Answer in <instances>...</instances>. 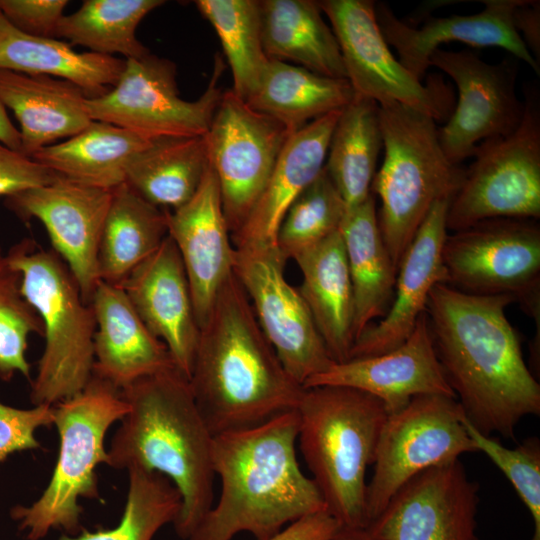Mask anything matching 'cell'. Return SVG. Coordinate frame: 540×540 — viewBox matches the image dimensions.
Returning <instances> with one entry per match:
<instances>
[{
	"mask_svg": "<svg viewBox=\"0 0 540 540\" xmlns=\"http://www.w3.org/2000/svg\"><path fill=\"white\" fill-rule=\"evenodd\" d=\"M512 295H472L444 283L425 313L432 344L464 416L481 433L515 439L522 418L540 414V385L506 316Z\"/></svg>",
	"mask_w": 540,
	"mask_h": 540,
	"instance_id": "cell-1",
	"label": "cell"
},
{
	"mask_svg": "<svg viewBox=\"0 0 540 540\" xmlns=\"http://www.w3.org/2000/svg\"><path fill=\"white\" fill-rule=\"evenodd\" d=\"M213 435L296 410L304 388L284 369L232 272L200 327L189 378Z\"/></svg>",
	"mask_w": 540,
	"mask_h": 540,
	"instance_id": "cell-2",
	"label": "cell"
},
{
	"mask_svg": "<svg viewBox=\"0 0 540 540\" xmlns=\"http://www.w3.org/2000/svg\"><path fill=\"white\" fill-rule=\"evenodd\" d=\"M297 410L259 425L214 435L212 467L221 482L215 505L187 540H231L248 532L268 540L287 525L326 510L296 456Z\"/></svg>",
	"mask_w": 540,
	"mask_h": 540,
	"instance_id": "cell-3",
	"label": "cell"
},
{
	"mask_svg": "<svg viewBox=\"0 0 540 540\" xmlns=\"http://www.w3.org/2000/svg\"><path fill=\"white\" fill-rule=\"evenodd\" d=\"M128 411L114 433L106 464L167 477L181 496L173 522L187 540L213 506L214 435L194 399L189 379L175 366L121 390Z\"/></svg>",
	"mask_w": 540,
	"mask_h": 540,
	"instance_id": "cell-4",
	"label": "cell"
},
{
	"mask_svg": "<svg viewBox=\"0 0 540 540\" xmlns=\"http://www.w3.org/2000/svg\"><path fill=\"white\" fill-rule=\"evenodd\" d=\"M297 441L325 504L341 526L367 527L366 471L373 465L388 412L364 391L304 388L297 406Z\"/></svg>",
	"mask_w": 540,
	"mask_h": 540,
	"instance_id": "cell-5",
	"label": "cell"
},
{
	"mask_svg": "<svg viewBox=\"0 0 540 540\" xmlns=\"http://www.w3.org/2000/svg\"><path fill=\"white\" fill-rule=\"evenodd\" d=\"M379 107L384 160L371 193L380 199L379 229L397 270L434 203L457 192L464 169L447 158L432 117L397 103Z\"/></svg>",
	"mask_w": 540,
	"mask_h": 540,
	"instance_id": "cell-6",
	"label": "cell"
},
{
	"mask_svg": "<svg viewBox=\"0 0 540 540\" xmlns=\"http://www.w3.org/2000/svg\"><path fill=\"white\" fill-rule=\"evenodd\" d=\"M7 256L43 326L45 344L30 399L34 406L54 405L81 392L93 376L94 312L55 252L24 239Z\"/></svg>",
	"mask_w": 540,
	"mask_h": 540,
	"instance_id": "cell-7",
	"label": "cell"
},
{
	"mask_svg": "<svg viewBox=\"0 0 540 540\" xmlns=\"http://www.w3.org/2000/svg\"><path fill=\"white\" fill-rule=\"evenodd\" d=\"M127 411L121 390L94 375L81 392L53 405L59 452L51 479L30 506L10 511L28 540H40L52 529L68 535L81 531L79 499L99 498L95 470L107 461L105 435Z\"/></svg>",
	"mask_w": 540,
	"mask_h": 540,
	"instance_id": "cell-8",
	"label": "cell"
},
{
	"mask_svg": "<svg viewBox=\"0 0 540 540\" xmlns=\"http://www.w3.org/2000/svg\"><path fill=\"white\" fill-rule=\"evenodd\" d=\"M524 114L512 133L480 143L450 201L446 225L454 232L494 218L540 217V98L524 92Z\"/></svg>",
	"mask_w": 540,
	"mask_h": 540,
	"instance_id": "cell-9",
	"label": "cell"
},
{
	"mask_svg": "<svg viewBox=\"0 0 540 540\" xmlns=\"http://www.w3.org/2000/svg\"><path fill=\"white\" fill-rule=\"evenodd\" d=\"M444 284L472 295H512L540 323V226L494 218L447 234Z\"/></svg>",
	"mask_w": 540,
	"mask_h": 540,
	"instance_id": "cell-10",
	"label": "cell"
},
{
	"mask_svg": "<svg viewBox=\"0 0 540 540\" xmlns=\"http://www.w3.org/2000/svg\"><path fill=\"white\" fill-rule=\"evenodd\" d=\"M224 63L216 56L211 79L194 101L179 96L176 66L150 52L125 59L124 69L105 94L86 99L85 108L94 121L127 129L147 139L166 136H204L213 120L223 92L217 83Z\"/></svg>",
	"mask_w": 540,
	"mask_h": 540,
	"instance_id": "cell-11",
	"label": "cell"
},
{
	"mask_svg": "<svg viewBox=\"0 0 540 540\" xmlns=\"http://www.w3.org/2000/svg\"><path fill=\"white\" fill-rule=\"evenodd\" d=\"M455 397L419 395L402 409L388 414L381 429L367 483L369 523L393 495L417 474L477 452Z\"/></svg>",
	"mask_w": 540,
	"mask_h": 540,
	"instance_id": "cell-12",
	"label": "cell"
},
{
	"mask_svg": "<svg viewBox=\"0 0 540 540\" xmlns=\"http://www.w3.org/2000/svg\"><path fill=\"white\" fill-rule=\"evenodd\" d=\"M327 16L341 52L346 78L356 96L379 105L397 103L447 120L453 97L449 86L432 75L422 83L397 59L380 30L373 0L317 1Z\"/></svg>",
	"mask_w": 540,
	"mask_h": 540,
	"instance_id": "cell-13",
	"label": "cell"
},
{
	"mask_svg": "<svg viewBox=\"0 0 540 540\" xmlns=\"http://www.w3.org/2000/svg\"><path fill=\"white\" fill-rule=\"evenodd\" d=\"M290 135L232 90L223 92L204 138L231 235L250 214Z\"/></svg>",
	"mask_w": 540,
	"mask_h": 540,
	"instance_id": "cell-14",
	"label": "cell"
},
{
	"mask_svg": "<svg viewBox=\"0 0 540 540\" xmlns=\"http://www.w3.org/2000/svg\"><path fill=\"white\" fill-rule=\"evenodd\" d=\"M286 261L277 246L235 248L233 273L284 369L303 387L334 361L299 290L284 277Z\"/></svg>",
	"mask_w": 540,
	"mask_h": 540,
	"instance_id": "cell-15",
	"label": "cell"
},
{
	"mask_svg": "<svg viewBox=\"0 0 540 540\" xmlns=\"http://www.w3.org/2000/svg\"><path fill=\"white\" fill-rule=\"evenodd\" d=\"M519 60L513 56L491 64L469 50H435L429 65L446 73L458 91L457 104L438 138L447 158L456 165L472 157L483 141L517 129L524 102L516 93Z\"/></svg>",
	"mask_w": 540,
	"mask_h": 540,
	"instance_id": "cell-16",
	"label": "cell"
},
{
	"mask_svg": "<svg viewBox=\"0 0 540 540\" xmlns=\"http://www.w3.org/2000/svg\"><path fill=\"white\" fill-rule=\"evenodd\" d=\"M112 190L86 186L56 175L46 185L5 198L20 219H36L48 234L54 252L65 263L90 304L100 281L98 251Z\"/></svg>",
	"mask_w": 540,
	"mask_h": 540,
	"instance_id": "cell-17",
	"label": "cell"
},
{
	"mask_svg": "<svg viewBox=\"0 0 540 540\" xmlns=\"http://www.w3.org/2000/svg\"><path fill=\"white\" fill-rule=\"evenodd\" d=\"M479 486L460 459L406 482L367 528L379 540H479Z\"/></svg>",
	"mask_w": 540,
	"mask_h": 540,
	"instance_id": "cell-18",
	"label": "cell"
},
{
	"mask_svg": "<svg viewBox=\"0 0 540 540\" xmlns=\"http://www.w3.org/2000/svg\"><path fill=\"white\" fill-rule=\"evenodd\" d=\"M484 8L472 15L430 16L420 26L399 19L383 2L375 3V14L387 44L399 61L422 80L430 67L431 54L443 43L461 42L473 47H499L528 64L540 74L539 62L516 32L512 15L521 0H483Z\"/></svg>",
	"mask_w": 540,
	"mask_h": 540,
	"instance_id": "cell-19",
	"label": "cell"
},
{
	"mask_svg": "<svg viewBox=\"0 0 540 540\" xmlns=\"http://www.w3.org/2000/svg\"><path fill=\"white\" fill-rule=\"evenodd\" d=\"M316 386L364 391L381 400L388 414L402 409L419 395L456 398L437 359L425 312L400 346L380 355L334 362L326 371L310 378L303 388Z\"/></svg>",
	"mask_w": 540,
	"mask_h": 540,
	"instance_id": "cell-20",
	"label": "cell"
},
{
	"mask_svg": "<svg viewBox=\"0 0 540 540\" xmlns=\"http://www.w3.org/2000/svg\"><path fill=\"white\" fill-rule=\"evenodd\" d=\"M149 329L190 378L200 328L181 257L167 235L156 251L119 285Z\"/></svg>",
	"mask_w": 540,
	"mask_h": 540,
	"instance_id": "cell-21",
	"label": "cell"
},
{
	"mask_svg": "<svg viewBox=\"0 0 540 540\" xmlns=\"http://www.w3.org/2000/svg\"><path fill=\"white\" fill-rule=\"evenodd\" d=\"M167 228L184 265L200 328L233 272L235 251L210 165L193 197L181 207L167 210Z\"/></svg>",
	"mask_w": 540,
	"mask_h": 540,
	"instance_id": "cell-22",
	"label": "cell"
},
{
	"mask_svg": "<svg viewBox=\"0 0 540 540\" xmlns=\"http://www.w3.org/2000/svg\"><path fill=\"white\" fill-rule=\"evenodd\" d=\"M451 199L434 203L399 263L389 310L355 340L350 358L380 355L400 346L425 312L429 294L444 283L442 248Z\"/></svg>",
	"mask_w": 540,
	"mask_h": 540,
	"instance_id": "cell-23",
	"label": "cell"
},
{
	"mask_svg": "<svg viewBox=\"0 0 540 540\" xmlns=\"http://www.w3.org/2000/svg\"><path fill=\"white\" fill-rule=\"evenodd\" d=\"M90 305L96 322L94 376L122 390L175 366L165 344L149 331L121 286L100 280Z\"/></svg>",
	"mask_w": 540,
	"mask_h": 540,
	"instance_id": "cell-24",
	"label": "cell"
},
{
	"mask_svg": "<svg viewBox=\"0 0 540 540\" xmlns=\"http://www.w3.org/2000/svg\"><path fill=\"white\" fill-rule=\"evenodd\" d=\"M341 110L317 118L289 136L250 214L231 235L235 248L276 247L277 232L289 206L324 168Z\"/></svg>",
	"mask_w": 540,
	"mask_h": 540,
	"instance_id": "cell-25",
	"label": "cell"
},
{
	"mask_svg": "<svg viewBox=\"0 0 540 540\" xmlns=\"http://www.w3.org/2000/svg\"><path fill=\"white\" fill-rule=\"evenodd\" d=\"M86 99L71 82L0 70V101L19 122V152L30 158L40 149L76 135L92 121Z\"/></svg>",
	"mask_w": 540,
	"mask_h": 540,
	"instance_id": "cell-26",
	"label": "cell"
},
{
	"mask_svg": "<svg viewBox=\"0 0 540 540\" xmlns=\"http://www.w3.org/2000/svg\"><path fill=\"white\" fill-rule=\"evenodd\" d=\"M298 288L335 363L350 358L355 342L354 294L340 230L294 258Z\"/></svg>",
	"mask_w": 540,
	"mask_h": 540,
	"instance_id": "cell-27",
	"label": "cell"
},
{
	"mask_svg": "<svg viewBox=\"0 0 540 540\" xmlns=\"http://www.w3.org/2000/svg\"><path fill=\"white\" fill-rule=\"evenodd\" d=\"M124 66L121 58L77 52L57 38L25 34L0 12V70L62 79L78 86L90 99L112 88Z\"/></svg>",
	"mask_w": 540,
	"mask_h": 540,
	"instance_id": "cell-28",
	"label": "cell"
},
{
	"mask_svg": "<svg viewBox=\"0 0 540 540\" xmlns=\"http://www.w3.org/2000/svg\"><path fill=\"white\" fill-rule=\"evenodd\" d=\"M261 37L268 58L316 74L347 79L336 37L317 1L259 0Z\"/></svg>",
	"mask_w": 540,
	"mask_h": 540,
	"instance_id": "cell-29",
	"label": "cell"
},
{
	"mask_svg": "<svg viewBox=\"0 0 540 540\" xmlns=\"http://www.w3.org/2000/svg\"><path fill=\"white\" fill-rule=\"evenodd\" d=\"M340 233L354 294L355 340L377 318H383L394 295L397 270L379 229L375 196L347 209Z\"/></svg>",
	"mask_w": 540,
	"mask_h": 540,
	"instance_id": "cell-30",
	"label": "cell"
},
{
	"mask_svg": "<svg viewBox=\"0 0 540 540\" xmlns=\"http://www.w3.org/2000/svg\"><path fill=\"white\" fill-rule=\"evenodd\" d=\"M150 140L116 125L92 120L76 135L40 149L31 158L73 182L113 190L125 182L129 160Z\"/></svg>",
	"mask_w": 540,
	"mask_h": 540,
	"instance_id": "cell-31",
	"label": "cell"
},
{
	"mask_svg": "<svg viewBox=\"0 0 540 540\" xmlns=\"http://www.w3.org/2000/svg\"><path fill=\"white\" fill-rule=\"evenodd\" d=\"M354 96L347 79L270 59L256 90L245 101L293 134L313 120L343 109Z\"/></svg>",
	"mask_w": 540,
	"mask_h": 540,
	"instance_id": "cell-32",
	"label": "cell"
},
{
	"mask_svg": "<svg viewBox=\"0 0 540 540\" xmlns=\"http://www.w3.org/2000/svg\"><path fill=\"white\" fill-rule=\"evenodd\" d=\"M208 167L204 136L158 137L129 160L125 183L154 206L172 211L193 197Z\"/></svg>",
	"mask_w": 540,
	"mask_h": 540,
	"instance_id": "cell-33",
	"label": "cell"
},
{
	"mask_svg": "<svg viewBox=\"0 0 540 540\" xmlns=\"http://www.w3.org/2000/svg\"><path fill=\"white\" fill-rule=\"evenodd\" d=\"M167 235V210L149 203L125 182L113 189L99 244L100 280L120 285Z\"/></svg>",
	"mask_w": 540,
	"mask_h": 540,
	"instance_id": "cell-34",
	"label": "cell"
},
{
	"mask_svg": "<svg viewBox=\"0 0 540 540\" xmlns=\"http://www.w3.org/2000/svg\"><path fill=\"white\" fill-rule=\"evenodd\" d=\"M382 147L379 104L355 95L339 114L324 165L347 209L371 194Z\"/></svg>",
	"mask_w": 540,
	"mask_h": 540,
	"instance_id": "cell-35",
	"label": "cell"
},
{
	"mask_svg": "<svg viewBox=\"0 0 540 540\" xmlns=\"http://www.w3.org/2000/svg\"><path fill=\"white\" fill-rule=\"evenodd\" d=\"M164 3L163 0H85L77 11L61 18L55 38H64L70 45L83 46L97 54L141 58L149 50L137 39V26Z\"/></svg>",
	"mask_w": 540,
	"mask_h": 540,
	"instance_id": "cell-36",
	"label": "cell"
},
{
	"mask_svg": "<svg viewBox=\"0 0 540 540\" xmlns=\"http://www.w3.org/2000/svg\"><path fill=\"white\" fill-rule=\"evenodd\" d=\"M200 14L220 40L237 96L246 100L256 90L270 60L261 37L259 0H196Z\"/></svg>",
	"mask_w": 540,
	"mask_h": 540,
	"instance_id": "cell-37",
	"label": "cell"
},
{
	"mask_svg": "<svg viewBox=\"0 0 540 540\" xmlns=\"http://www.w3.org/2000/svg\"><path fill=\"white\" fill-rule=\"evenodd\" d=\"M129 486L120 522L110 529L76 535L63 533L57 540H152L160 528L173 523L181 508V496L164 475L132 467L128 470Z\"/></svg>",
	"mask_w": 540,
	"mask_h": 540,
	"instance_id": "cell-38",
	"label": "cell"
},
{
	"mask_svg": "<svg viewBox=\"0 0 540 540\" xmlns=\"http://www.w3.org/2000/svg\"><path fill=\"white\" fill-rule=\"evenodd\" d=\"M345 202L325 167L303 189L286 211L276 236V246L286 259H294L340 230Z\"/></svg>",
	"mask_w": 540,
	"mask_h": 540,
	"instance_id": "cell-39",
	"label": "cell"
},
{
	"mask_svg": "<svg viewBox=\"0 0 540 540\" xmlns=\"http://www.w3.org/2000/svg\"><path fill=\"white\" fill-rule=\"evenodd\" d=\"M31 334H43L40 317L21 291V276L0 246V378L9 381L16 373L30 380L26 358Z\"/></svg>",
	"mask_w": 540,
	"mask_h": 540,
	"instance_id": "cell-40",
	"label": "cell"
},
{
	"mask_svg": "<svg viewBox=\"0 0 540 540\" xmlns=\"http://www.w3.org/2000/svg\"><path fill=\"white\" fill-rule=\"evenodd\" d=\"M464 427L477 452L484 453L506 476L533 519L531 540H540V442L527 438L514 448L478 431L463 415Z\"/></svg>",
	"mask_w": 540,
	"mask_h": 540,
	"instance_id": "cell-41",
	"label": "cell"
},
{
	"mask_svg": "<svg viewBox=\"0 0 540 540\" xmlns=\"http://www.w3.org/2000/svg\"><path fill=\"white\" fill-rule=\"evenodd\" d=\"M53 422V405L19 409L0 402V463L14 452L38 449L36 430Z\"/></svg>",
	"mask_w": 540,
	"mask_h": 540,
	"instance_id": "cell-42",
	"label": "cell"
},
{
	"mask_svg": "<svg viewBox=\"0 0 540 540\" xmlns=\"http://www.w3.org/2000/svg\"><path fill=\"white\" fill-rule=\"evenodd\" d=\"M67 0H0V12L21 32L55 38Z\"/></svg>",
	"mask_w": 540,
	"mask_h": 540,
	"instance_id": "cell-43",
	"label": "cell"
},
{
	"mask_svg": "<svg viewBox=\"0 0 540 540\" xmlns=\"http://www.w3.org/2000/svg\"><path fill=\"white\" fill-rule=\"evenodd\" d=\"M55 177L34 159L0 143V197L46 185Z\"/></svg>",
	"mask_w": 540,
	"mask_h": 540,
	"instance_id": "cell-44",
	"label": "cell"
},
{
	"mask_svg": "<svg viewBox=\"0 0 540 540\" xmlns=\"http://www.w3.org/2000/svg\"><path fill=\"white\" fill-rule=\"evenodd\" d=\"M340 526L333 516L323 510L287 525L268 540H323Z\"/></svg>",
	"mask_w": 540,
	"mask_h": 540,
	"instance_id": "cell-45",
	"label": "cell"
},
{
	"mask_svg": "<svg viewBox=\"0 0 540 540\" xmlns=\"http://www.w3.org/2000/svg\"><path fill=\"white\" fill-rule=\"evenodd\" d=\"M512 21L525 46L539 62L540 2L538 0H521L513 11Z\"/></svg>",
	"mask_w": 540,
	"mask_h": 540,
	"instance_id": "cell-46",
	"label": "cell"
},
{
	"mask_svg": "<svg viewBox=\"0 0 540 540\" xmlns=\"http://www.w3.org/2000/svg\"><path fill=\"white\" fill-rule=\"evenodd\" d=\"M0 143L10 149L20 150V133L8 117L5 106L0 101Z\"/></svg>",
	"mask_w": 540,
	"mask_h": 540,
	"instance_id": "cell-47",
	"label": "cell"
},
{
	"mask_svg": "<svg viewBox=\"0 0 540 540\" xmlns=\"http://www.w3.org/2000/svg\"><path fill=\"white\" fill-rule=\"evenodd\" d=\"M323 540H379L367 527L340 526L333 534Z\"/></svg>",
	"mask_w": 540,
	"mask_h": 540,
	"instance_id": "cell-48",
	"label": "cell"
}]
</instances>
